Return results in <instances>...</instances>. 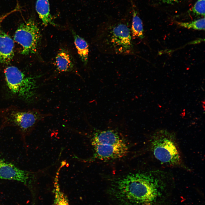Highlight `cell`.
Segmentation results:
<instances>
[{"label":"cell","mask_w":205,"mask_h":205,"mask_svg":"<svg viewBox=\"0 0 205 205\" xmlns=\"http://www.w3.org/2000/svg\"><path fill=\"white\" fill-rule=\"evenodd\" d=\"M52 115L44 114L35 109H22L14 106L0 108L1 127L16 128L24 137L40 121Z\"/></svg>","instance_id":"277c9868"},{"label":"cell","mask_w":205,"mask_h":205,"mask_svg":"<svg viewBox=\"0 0 205 205\" xmlns=\"http://www.w3.org/2000/svg\"><path fill=\"white\" fill-rule=\"evenodd\" d=\"M14 42L13 40L4 32H0V61L9 62L13 56Z\"/></svg>","instance_id":"30bf717a"},{"label":"cell","mask_w":205,"mask_h":205,"mask_svg":"<svg viewBox=\"0 0 205 205\" xmlns=\"http://www.w3.org/2000/svg\"><path fill=\"white\" fill-rule=\"evenodd\" d=\"M125 142L118 133L113 130L97 131L94 134L92 144L115 145Z\"/></svg>","instance_id":"9c48e42d"},{"label":"cell","mask_w":205,"mask_h":205,"mask_svg":"<svg viewBox=\"0 0 205 205\" xmlns=\"http://www.w3.org/2000/svg\"><path fill=\"white\" fill-rule=\"evenodd\" d=\"M72 32L78 53L82 61L85 65H86L88 62L89 53L88 44L84 39L77 34L74 31H72Z\"/></svg>","instance_id":"5bb4252c"},{"label":"cell","mask_w":205,"mask_h":205,"mask_svg":"<svg viewBox=\"0 0 205 205\" xmlns=\"http://www.w3.org/2000/svg\"><path fill=\"white\" fill-rule=\"evenodd\" d=\"M30 172L19 168L0 157V179L13 180L28 185L30 180Z\"/></svg>","instance_id":"52a82bcc"},{"label":"cell","mask_w":205,"mask_h":205,"mask_svg":"<svg viewBox=\"0 0 205 205\" xmlns=\"http://www.w3.org/2000/svg\"><path fill=\"white\" fill-rule=\"evenodd\" d=\"M174 132L166 129H157L151 134V151L161 163L170 166H178L182 160Z\"/></svg>","instance_id":"3957f363"},{"label":"cell","mask_w":205,"mask_h":205,"mask_svg":"<svg viewBox=\"0 0 205 205\" xmlns=\"http://www.w3.org/2000/svg\"><path fill=\"white\" fill-rule=\"evenodd\" d=\"M177 24L182 27L196 30H205V17L188 22H176Z\"/></svg>","instance_id":"9a60e30c"},{"label":"cell","mask_w":205,"mask_h":205,"mask_svg":"<svg viewBox=\"0 0 205 205\" xmlns=\"http://www.w3.org/2000/svg\"><path fill=\"white\" fill-rule=\"evenodd\" d=\"M54 205H70L67 196L61 191L57 183L55 184Z\"/></svg>","instance_id":"2e32d148"},{"label":"cell","mask_w":205,"mask_h":205,"mask_svg":"<svg viewBox=\"0 0 205 205\" xmlns=\"http://www.w3.org/2000/svg\"><path fill=\"white\" fill-rule=\"evenodd\" d=\"M164 174L158 171L128 174L114 182L111 193L121 205H151L161 194Z\"/></svg>","instance_id":"6da1fadb"},{"label":"cell","mask_w":205,"mask_h":205,"mask_svg":"<svg viewBox=\"0 0 205 205\" xmlns=\"http://www.w3.org/2000/svg\"><path fill=\"white\" fill-rule=\"evenodd\" d=\"M132 9V17L130 31L132 40H142L144 38L143 22L136 9L132 0H130Z\"/></svg>","instance_id":"7c38bea8"},{"label":"cell","mask_w":205,"mask_h":205,"mask_svg":"<svg viewBox=\"0 0 205 205\" xmlns=\"http://www.w3.org/2000/svg\"><path fill=\"white\" fill-rule=\"evenodd\" d=\"M4 73V85L9 95L25 102L35 100L37 87L35 77L26 75L14 66L7 67Z\"/></svg>","instance_id":"5b68a950"},{"label":"cell","mask_w":205,"mask_h":205,"mask_svg":"<svg viewBox=\"0 0 205 205\" xmlns=\"http://www.w3.org/2000/svg\"><path fill=\"white\" fill-rule=\"evenodd\" d=\"M181 0H163V2L168 4H171L177 2Z\"/></svg>","instance_id":"ac0fdd59"},{"label":"cell","mask_w":205,"mask_h":205,"mask_svg":"<svg viewBox=\"0 0 205 205\" xmlns=\"http://www.w3.org/2000/svg\"><path fill=\"white\" fill-rule=\"evenodd\" d=\"M35 7L39 17L44 25L47 26L49 24L55 25L52 21L50 14L48 0H37Z\"/></svg>","instance_id":"4fadbf2b"},{"label":"cell","mask_w":205,"mask_h":205,"mask_svg":"<svg viewBox=\"0 0 205 205\" xmlns=\"http://www.w3.org/2000/svg\"><path fill=\"white\" fill-rule=\"evenodd\" d=\"M41 37L40 30L36 23L29 20L19 26L14 39L22 46V54L26 55L36 52Z\"/></svg>","instance_id":"8992f818"},{"label":"cell","mask_w":205,"mask_h":205,"mask_svg":"<svg viewBox=\"0 0 205 205\" xmlns=\"http://www.w3.org/2000/svg\"><path fill=\"white\" fill-rule=\"evenodd\" d=\"M95 44L102 53L128 55L134 54L130 26L123 21L105 23L97 30Z\"/></svg>","instance_id":"7a4b0ae2"},{"label":"cell","mask_w":205,"mask_h":205,"mask_svg":"<svg viewBox=\"0 0 205 205\" xmlns=\"http://www.w3.org/2000/svg\"><path fill=\"white\" fill-rule=\"evenodd\" d=\"M205 0H198L192 9V13L197 16H205Z\"/></svg>","instance_id":"e0dca14e"},{"label":"cell","mask_w":205,"mask_h":205,"mask_svg":"<svg viewBox=\"0 0 205 205\" xmlns=\"http://www.w3.org/2000/svg\"><path fill=\"white\" fill-rule=\"evenodd\" d=\"M55 63L57 69L61 72L70 71L74 68L72 58L69 52L64 49H61L58 53Z\"/></svg>","instance_id":"8fae6325"},{"label":"cell","mask_w":205,"mask_h":205,"mask_svg":"<svg viewBox=\"0 0 205 205\" xmlns=\"http://www.w3.org/2000/svg\"><path fill=\"white\" fill-rule=\"evenodd\" d=\"M94 157L98 160H107L119 159L125 156L128 151L126 142L115 145L92 144Z\"/></svg>","instance_id":"ba28073f"}]
</instances>
